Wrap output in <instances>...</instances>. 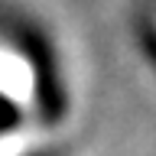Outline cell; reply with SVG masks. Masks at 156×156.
Returning <instances> with one entry per match:
<instances>
[{
	"instance_id": "obj_1",
	"label": "cell",
	"mask_w": 156,
	"mask_h": 156,
	"mask_svg": "<svg viewBox=\"0 0 156 156\" xmlns=\"http://www.w3.org/2000/svg\"><path fill=\"white\" fill-rule=\"evenodd\" d=\"M0 91L20 104H33V94H36V75L29 58L7 46H0Z\"/></svg>"
},
{
	"instance_id": "obj_2",
	"label": "cell",
	"mask_w": 156,
	"mask_h": 156,
	"mask_svg": "<svg viewBox=\"0 0 156 156\" xmlns=\"http://www.w3.org/2000/svg\"><path fill=\"white\" fill-rule=\"evenodd\" d=\"M39 140H42V130L39 127H20L13 133L0 136V156H26L29 150H36Z\"/></svg>"
}]
</instances>
